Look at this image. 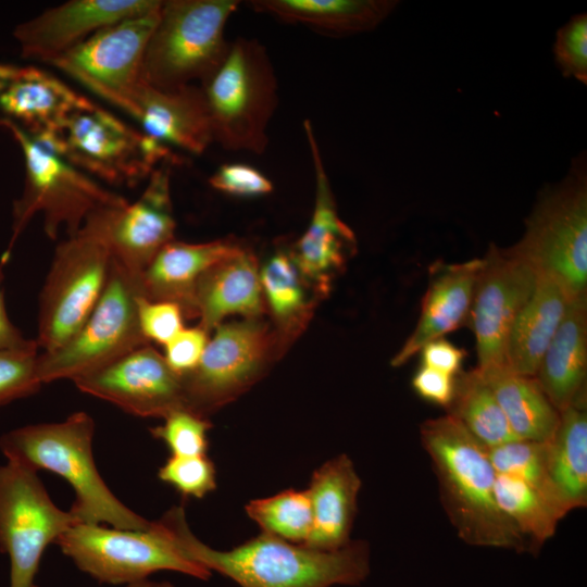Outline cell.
Segmentation results:
<instances>
[{"label": "cell", "instance_id": "d590c367", "mask_svg": "<svg viewBox=\"0 0 587 587\" xmlns=\"http://www.w3.org/2000/svg\"><path fill=\"white\" fill-rule=\"evenodd\" d=\"M160 426L150 428L153 438L165 444L171 455L193 457L207 454L209 448L208 432L212 423L208 417L180 408L163 417Z\"/></svg>", "mask_w": 587, "mask_h": 587}, {"label": "cell", "instance_id": "74e56055", "mask_svg": "<svg viewBox=\"0 0 587 587\" xmlns=\"http://www.w3.org/2000/svg\"><path fill=\"white\" fill-rule=\"evenodd\" d=\"M38 349L0 350V405L36 394Z\"/></svg>", "mask_w": 587, "mask_h": 587}, {"label": "cell", "instance_id": "bcb514c9", "mask_svg": "<svg viewBox=\"0 0 587 587\" xmlns=\"http://www.w3.org/2000/svg\"><path fill=\"white\" fill-rule=\"evenodd\" d=\"M21 66L0 63V95L8 85L18 75Z\"/></svg>", "mask_w": 587, "mask_h": 587}, {"label": "cell", "instance_id": "ab89813d", "mask_svg": "<svg viewBox=\"0 0 587 587\" xmlns=\"http://www.w3.org/2000/svg\"><path fill=\"white\" fill-rule=\"evenodd\" d=\"M184 313L172 302L138 299V321L146 340L165 346L183 328Z\"/></svg>", "mask_w": 587, "mask_h": 587}, {"label": "cell", "instance_id": "4dcf8cb0", "mask_svg": "<svg viewBox=\"0 0 587 587\" xmlns=\"http://www.w3.org/2000/svg\"><path fill=\"white\" fill-rule=\"evenodd\" d=\"M260 283L275 330L286 348L307 326L320 300L288 251H277L260 270Z\"/></svg>", "mask_w": 587, "mask_h": 587}, {"label": "cell", "instance_id": "52a82bcc", "mask_svg": "<svg viewBox=\"0 0 587 587\" xmlns=\"http://www.w3.org/2000/svg\"><path fill=\"white\" fill-rule=\"evenodd\" d=\"M30 137L74 167L112 185L134 187L160 165L179 163L168 146L93 102L73 112L55 132Z\"/></svg>", "mask_w": 587, "mask_h": 587}, {"label": "cell", "instance_id": "e575fe53", "mask_svg": "<svg viewBox=\"0 0 587 587\" xmlns=\"http://www.w3.org/2000/svg\"><path fill=\"white\" fill-rule=\"evenodd\" d=\"M496 474L517 478L554 504L571 512L553 487L547 463V441L512 439L488 449Z\"/></svg>", "mask_w": 587, "mask_h": 587}, {"label": "cell", "instance_id": "4316f807", "mask_svg": "<svg viewBox=\"0 0 587 587\" xmlns=\"http://www.w3.org/2000/svg\"><path fill=\"white\" fill-rule=\"evenodd\" d=\"M572 299L555 282L538 275L535 289L515 317L508 336L504 355L508 369L535 377Z\"/></svg>", "mask_w": 587, "mask_h": 587}, {"label": "cell", "instance_id": "603a6c76", "mask_svg": "<svg viewBox=\"0 0 587 587\" xmlns=\"http://www.w3.org/2000/svg\"><path fill=\"white\" fill-rule=\"evenodd\" d=\"M361 478L348 454L341 453L316 469L305 489L312 509V528L303 546L322 551L348 545L358 510Z\"/></svg>", "mask_w": 587, "mask_h": 587}, {"label": "cell", "instance_id": "f1b7e54d", "mask_svg": "<svg viewBox=\"0 0 587 587\" xmlns=\"http://www.w3.org/2000/svg\"><path fill=\"white\" fill-rule=\"evenodd\" d=\"M478 371L517 439L549 441L552 438L559 425L560 412L535 377L516 374L504 364Z\"/></svg>", "mask_w": 587, "mask_h": 587}, {"label": "cell", "instance_id": "7c38bea8", "mask_svg": "<svg viewBox=\"0 0 587 587\" xmlns=\"http://www.w3.org/2000/svg\"><path fill=\"white\" fill-rule=\"evenodd\" d=\"M214 329L197 366L180 376L185 408L204 417L249 389L285 350L276 330L261 319Z\"/></svg>", "mask_w": 587, "mask_h": 587}, {"label": "cell", "instance_id": "ee69618b", "mask_svg": "<svg viewBox=\"0 0 587 587\" xmlns=\"http://www.w3.org/2000/svg\"><path fill=\"white\" fill-rule=\"evenodd\" d=\"M419 353H421V365L451 376H458L461 373L465 355L464 350L444 337L427 342Z\"/></svg>", "mask_w": 587, "mask_h": 587}, {"label": "cell", "instance_id": "f546056e", "mask_svg": "<svg viewBox=\"0 0 587 587\" xmlns=\"http://www.w3.org/2000/svg\"><path fill=\"white\" fill-rule=\"evenodd\" d=\"M550 480L570 511L587 504L586 401L560 412L559 425L547 441Z\"/></svg>", "mask_w": 587, "mask_h": 587}, {"label": "cell", "instance_id": "7a4b0ae2", "mask_svg": "<svg viewBox=\"0 0 587 587\" xmlns=\"http://www.w3.org/2000/svg\"><path fill=\"white\" fill-rule=\"evenodd\" d=\"M420 436L437 476L442 508L459 538L473 547L529 551L498 505L488 448L449 414L426 420Z\"/></svg>", "mask_w": 587, "mask_h": 587}, {"label": "cell", "instance_id": "9c48e42d", "mask_svg": "<svg viewBox=\"0 0 587 587\" xmlns=\"http://www.w3.org/2000/svg\"><path fill=\"white\" fill-rule=\"evenodd\" d=\"M140 275L111 257L105 286L85 323L61 347L38 354L41 384L73 380L149 344L138 321V299L143 297Z\"/></svg>", "mask_w": 587, "mask_h": 587}, {"label": "cell", "instance_id": "2e32d148", "mask_svg": "<svg viewBox=\"0 0 587 587\" xmlns=\"http://www.w3.org/2000/svg\"><path fill=\"white\" fill-rule=\"evenodd\" d=\"M174 164L177 163L166 162L157 167L134 203L100 209L85 221L102 236L112 258L135 273H141L160 249L174 239L176 222L170 188Z\"/></svg>", "mask_w": 587, "mask_h": 587}, {"label": "cell", "instance_id": "5b68a950", "mask_svg": "<svg viewBox=\"0 0 587 587\" xmlns=\"http://www.w3.org/2000/svg\"><path fill=\"white\" fill-rule=\"evenodd\" d=\"M237 0L163 1L142 60L141 78L160 89L202 85L224 61L225 25Z\"/></svg>", "mask_w": 587, "mask_h": 587}, {"label": "cell", "instance_id": "cb8c5ba5", "mask_svg": "<svg viewBox=\"0 0 587 587\" xmlns=\"http://www.w3.org/2000/svg\"><path fill=\"white\" fill-rule=\"evenodd\" d=\"M242 247L233 239L189 243L173 239L141 272L143 298L177 304L184 316L196 319L193 291L200 276Z\"/></svg>", "mask_w": 587, "mask_h": 587}, {"label": "cell", "instance_id": "d6a6232c", "mask_svg": "<svg viewBox=\"0 0 587 587\" xmlns=\"http://www.w3.org/2000/svg\"><path fill=\"white\" fill-rule=\"evenodd\" d=\"M495 490L500 510L527 541L529 551H538L567 514L540 491L514 477L497 474Z\"/></svg>", "mask_w": 587, "mask_h": 587}, {"label": "cell", "instance_id": "83f0119b", "mask_svg": "<svg viewBox=\"0 0 587 587\" xmlns=\"http://www.w3.org/2000/svg\"><path fill=\"white\" fill-rule=\"evenodd\" d=\"M386 0H252L254 11L291 24L333 35L355 34L376 27L394 9Z\"/></svg>", "mask_w": 587, "mask_h": 587}, {"label": "cell", "instance_id": "1f68e13d", "mask_svg": "<svg viewBox=\"0 0 587 587\" xmlns=\"http://www.w3.org/2000/svg\"><path fill=\"white\" fill-rule=\"evenodd\" d=\"M447 414L457 419L488 449L516 439L492 390L475 369L455 377L454 396Z\"/></svg>", "mask_w": 587, "mask_h": 587}, {"label": "cell", "instance_id": "ac0fdd59", "mask_svg": "<svg viewBox=\"0 0 587 587\" xmlns=\"http://www.w3.org/2000/svg\"><path fill=\"white\" fill-rule=\"evenodd\" d=\"M105 101L134 117L158 141L192 154L213 143L211 117L201 87L160 89L142 78Z\"/></svg>", "mask_w": 587, "mask_h": 587}, {"label": "cell", "instance_id": "b9f144b4", "mask_svg": "<svg viewBox=\"0 0 587 587\" xmlns=\"http://www.w3.org/2000/svg\"><path fill=\"white\" fill-rule=\"evenodd\" d=\"M209 341V333L199 325L183 328L165 346L164 359L177 375L183 376L199 363Z\"/></svg>", "mask_w": 587, "mask_h": 587}, {"label": "cell", "instance_id": "836d02e7", "mask_svg": "<svg viewBox=\"0 0 587 587\" xmlns=\"http://www.w3.org/2000/svg\"><path fill=\"white\" fill-rule=\"evenodd\" d=\"M247 515L262 529L285 541L304 545L312 528V509L307 490L289 488L274 496L249 501Z\"/></svg>", "mask_w": 587, "mask_h": 587}, {"label": "cell", "instance_id": "d6986e66", "mask_svg": "<svg viewBox=\"0 0 587 587\" xmlns=\"http://www.w3.org/2000/svg\"><path fill=\"white\" fill-rule=\"evenodd\" d=\"M315 174V203L310 224L288 250L300 274L316 295L326 297L336 275L355 249V237L339 217L310 121L303 123Z\"/></svg>", "mask_w": 587, "mask_h": 587}, {"label": "cell", "instance_id": "8fae6325", "mask_svg": "<svg viewBox=\"0 0 587 587\" xmlns=\"http://www.w3.org/2000/svg\"><path fill=\"white\" fill-rule=\"evenodd\" d=\"M111 257L102 236L86 223L60 242L39 296L38 349L53 351L82 327L103 291Z\"/></svg>", "mask_w": 587, "mask_h": 587}, {"label": "cell", "instance_id": "5bb4252c", "mask_svg": "<svg viewBox=\"0 0 587 587\" xmlns=\"http://www.w3.org/2000/svg\"><path fill=\"white\" fill-rule=\"evenodd\" d=\"M537 278L535 270L511 248L491 247L482 258L467 320L476 339L478 370L504 364L511 326Z\"/></svg>", "mask_w": 587, "mask_h": 587}, {"label": "cell", "instance_id": "3957f363", "mask_svg": "<svg viewBox=\"0 0 587 587\" xmlns=\"http://www.w3.org/2000/svg\"><path fill=\"white\" fill-rule=\"evenodd\" d=\"M95 422L83 411L58 423L32 424L0 437L7 461L33 471H49L74 490L70 513L77 523L101 524L123 529H145L148 521L124 504L109 488L95 463Z\"/></svg>", "mask_w": 587, "mask_h": 587}, {"label": "cell", "instance_id": "7bdbcfd3", "mask_svg": "<svg viewBox=\"0 0 587 587\" xmlns=\"http://www.w3.org/2000/svg\"><path fill=\"white\" fill-rule=\"evenodd\" d=\"M455 377L421 365L412 378V387L421 398L447 409L454 396Z\"/></svg>", "mask_w": 587, "mask_h": 587}, {"label": "cell", "instance_id": "484cf974", "mask_svg": "<svg viewBox=\"0 0 587 587\" xmlns=\"http://www.w3.org/2000/svg\"><path fill=\"white\" fill-rule=\"evenodd\" d=\"M91 102L47 72L25 66L0 95V112L37 136L55 132L73 112Z\"/></svg>", "mask_w": 587, "mask_h": 587}, {"label": "cell", "instance_id": "4fadbf2b", "mask_svg": "<svg viewBox=\"0 0 587 587\" xmlns=\"http://www.w3.org/2000/svg\"><path fill=\"white\" fill-rule=\"evenodd\" d=\"M74 524L36 471L11 461L0 465V550L10 559V587H34L46 548Z\"/></svg>", "mask_w": 587, "mask_h": 587}, {"label": "cell", "instance_id": "8992f818", "mask_svg": "<svg viewBox=\"0 0 587 587\" xmlns=\"http://www.w3.org/2000/svg\"><path fill=\"white\" fill-rule=\"evenodd\" d=\"M0 128L21 147L26 170L24 190L13 203L12 236L2 259L9 260L16 239L37 212L43 214L47 236L55 239L61 229L67 236L75 235L91 213L128 202L39 145L13 121L0 117Z\"/></svg>", "mask_w": 587, "mask_h": 587}, {"label": "cell", "instance_id": "44dd1931", "mask_svg": "<svg viewBox=\"0 0 587 587\" xmlns=\"http://www.w3.org/2000/svg\"><path fill=\"white\" fill-rule=\"evenodd\" d=\"M482 259L454 264H435L422 300L417 324L391 359L401 366L429 341L453 332L469 320Z\"/></svg>", "mask_w": 587, "mask_h": 587}, {"label": "cell", "instance_id": "ba28073f", "mask_svg": "<svg viewBox=\"0 0 587 587\" xmlns=\"http://www.w3.org/2000/svg\"><path fill=\"white\" fill-rule=\"evenodd\" d=\"M511 250L537 275L561 286L571 298L587 287V175L585 159L567 176L546 188L526 221L522 239Z\"/></svg>", "mask_w": 587, "mask_h": 587}, {"label": "cell", "instance_id": "d4e9b609", "mask_svg": "<svg viewBox=\"0 0 587 587\" xmlns=\"http://www.w3.org/2000/svg\"><path fill=\"white\" fill-rule=\"evenodd\" d=\"M587 295L571 300L567 311L550 341L535 378L562 412L586 401Z\"/></svg>", "mask_w": 587, "mask_h": 587}, {"label": "cell", "instance_id": "8d00e7d4", "mask_svg": "<svg viewBox=\"0 0 587 587\" xmlns=\"http://www.w3.org/2000/svg\"><path fill=\"white\" fill-rule=\"evenodd\" d=\"M158 477L185 498L201 499L216 488L215 465L207 454L171 455L159 469Z\"/></svg>", "mask_w": 587, "mask_h": 587}, {"label": "cell", "instance_id": "7dc6e473", "mask_svg": "<svg viewBox=\"0 0 587 587\" xmlns=\"http://www.w3.org/2000/svg\"><path fill=\"white\" fill-rule=\"evenodd\" d=\"M126 587H174V586L168 582H153L147 578V579H142L136 583L128 584L126 585Z\"/></svg>", "mask_w": 587, "mask_h": 587}, {"label": "cell", "instance_id": "f35d334b", "mask_svg": "<svg viewBox=\"0 0 587 587\" xmlns=\"http://www.w3.org/2000/svg\"><path fill=\"white\" fill-rule=\"evenodd\" d=\"M554 55L564 76L587 83V15L572 17L557 33Z\"/></svg>", "mask_w": 587, "mask_h": 587}, {"label": "cell", "instance_id": "9a60e30c", "mask_svg": "<svg viewBox=\"0 0 587 587\" xmlns=\"http://www.w3.org/2000/svg\"><path fill=\"white\" fill-rule=\"evenodd\" d=\"M160 9L105 26L49 63L103 100L125 91L141 79Z\"/></svg>", "mask_w": 587, "mask_h": 587}, {"label": "cell", "instance_id": "30bf717a", "mask_svg": "<svg viewBox=\"0 0 587 587\" xmlns=\"http://www.w3.org/2000/svg\"><path fill=\"white\" fill-rule=\"evenodd\" d=\"M55 544L82 572L104 584L128 585L158 571H175L203 580L212 574L179 552L160 520L145 529L77 523Z\"/></svg>", "mask_w": 587, "mask_h": 587}, {"label": "cell", "instance_id": "e0dca14e", "mask_svg": "<svg viewBox=\"0 0 587 587\" xmlns=\"http://www.w3.org/2000/svg\"><path fill=\"white\" fill-rule=\"evenodd\" d=\"M73 383L82 392L139 417L163 419L172 411L185 408L180 376L151 344L136 348Z\"/></svg>", "mask_w": 587, "mask_h": 587}, {"label": "cell", "instance_id": "277c9868", "mask_svg": "<svg viewBox=\"0 0 587 587\" xmlns=\"http://www.w3.org/2000/svg\"><path fill=\"white\" fill-rule=\"evenodd\" d=\"M212 124L213 142L230 151L261 154L277 108V78L266 48L238 37L212 76L200 86Z\"/></svg>", "mask_w": 587, "mask_h": 587}, {"label": "cell", "instance_id": "c3c4849f", "mask_svg": "<svg viewBox=\"0 0 587 587\" xmlns=\"http://www.w3.org/2000/svg\"><path fill=\"white\" fill-rule=\"evenodd\" d=\"M34 587H38V586L35 585Z\"/></svg>", "mask_w": 587, "mask_h": 587}, {"label": "cell", "instance_id": "60d3db41", "mask_svg": "<svg viewBox=\"0 0 587 587\" xmlns=\"http://www.w3.org/2000/svg\"><path fill=\"white\" fill-rule=\"evenodd\" d=\"M215 190L237 196L258 197L272 192V182L259 170L246 164H224L210 178Z\"/></svg>", "mask_w": 587, "mask_h": 587}, {"label": "cell", "instance_id": "f6af8a7d", "mask_svg": "<svg viewBox=\"0 0 587 587\" xmlns=\"http://www.w3.org/2000/svg\"><path fill=\"white\" fill-rule=\"evenodd\" d=\"M5 263V260H0V350L38 349L36 340L25 338L8 315L2 290Z\"/></svg>", "mask_w": 587, "mask_h": 587}, {"label": "cell", "instance_id": "7402d4cb", "mask_svg": "<svg viewBox=\"0 0 587 587\" xmlns=\"http://www.w3.org/2000/svg\"><path fill=\"white\" fill-rule=\"evenodd\" d=\"M193 307L209 334L229 315L261 319L265 303L254 254L241 248L209 267L196 284Z\"/></svg>", "mask_w": 587, "mask_h": 587}, {"label": "cell", "instance_id": "6da1fadb", "mask_svg": "<svg viewBox=\"0 0 587 587\" xmlns=\"http://www.w3.org/2000/svg\"><path fill=\"white\" fill-rule=\"evenodd\" d=\"M160 521L184 557L240 587L357 586L371 571L370 547L362 539L338 550L322 551L261 533L223 551L192 534L183 505L172 507Z\"/></svg>", "mask_w": 587, "mask_h": 587}, {"label": "cell", "instance_id": "ffe728a7", "mask_svg": "<svg viewBox=\"0 0 587 587\" xmlns=\"http://www.w3.org/2000/svg\"><path fill=\"white\" fill-rule=\"evenodd\" d=\"M161 4L160 0H71L18 24L13 36L23 58L49 63L97 30Z\"/></svg>", "mask_w": 587, "mask_h": 587}]
</instances>
